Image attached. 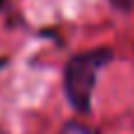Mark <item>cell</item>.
<instances>
[{"label": "cell", "mask_w": 134, "mask_h": 134, "mask_svg": "<svg viewBox=\"0 0 134 134\" xmlns=\"http://www.w3.org/2000/svg\"><path fill=\"white\" fill-rule=\"evenodd\" d=\"M111 61L113 49L97 47L71 57L68 64L64 66V92L73 111H78L80 115H87L92 111V92L97 85V75Z\"/></svg>", "instance_id": "cell-1"}, {"label": "cell", "mask_w": 134, "mask_h": 134, "mask_svg": "<svg viewBox=\"0 0 134 134\" xmlns=\"http://www.w3.org/2000/svg\"><path fill=\"white\" fill-rule=\"evenodd\" d=\"M59 134H99L97 130H92V127H87L85 122H78V120H68L61 130H59Z\"/></svg>", "instance_id": "cell-2"}, {"label": "cell", "mask_w": 134, "mask_h": 134, "mask_svg": "<svg viewBox=\"0 0 134 134\" xmlns=\"http://www.w3.org/2000/svg\"><path fill=\"white\" fill-rule=\"evenodd\" d=\"M118 9H132L134 7V0H111Z\"/></svg>", "instance_id": "cell-3"}, {"label": "cell", "mask_w": 134, "mask_h": 134, "mask_svg": "<svg viewBox=\"0 0 134 134\" xmlns=\"http://www.w3.org/2000/svg\"><path fill=\"white\" fill-rule=\"evenodd\" d=\"M2 5H5V0H0V7H2Z\"/></svg>", "instance_id": "cell-4"}]
</instances>
